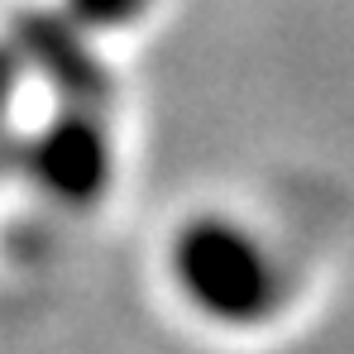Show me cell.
<instances>
[{
    "label": "cell",
    "mask_w": 354,
    "mask_h": 354,
    "mask_svg": "<svg viewBox=\"0 0 354 354\" xmlns=\"http://www.w3.org/2000/svg\"><path fill=\"white\" fill-rule=\"evenodd\" d=\"M173 278L182 297L221 326H259L283 301V278L263 244L225 216H196L177 230Z\"/></svg>",
    "instance_id": "cell-1"
},
{
    "label": "cell",
    "mask_w": 354,
    "mask_h": 354,
    "mask_svg": "<svg viewBox=\"0 0 354 354\" xmlns=\"http://www.w3.org/2000/svg\"><path fill=\"white\" fill-rule=\"evenodd\" d=\"M29 173L62 206H91V201L106 196L115 158H111V139H106L101 120L91 115V106L72 101L62 115H53L34 134Z\"/></svg>",
    "instance_id": "cell-2"
},
{
    "label": "cell",
    "mask_w": 354,
    "mask_h": 354,
    "mask_svg": "<svg viewBox=\"0 0 354 354\" xmlns=\"http://www.w3.org/2000/svg\"><path fill=\"white\" fill-rule=\"evenodd\" d=\"M15 53H19V62H34L77 106H91L106 96V67L91 53V34L82 24H72L67 15H44V10L19 15Z\"/></svg>",
    "instance_id": "cell-3"
},
{
    "label": "cell",
    "mask_w": 354,
    "mask_h": 354,
    "mask_svg": "<svg viewBox=\"0 0 354 354\" xmlns=\"http://www.w3.org/2000/svg\"><path fill=\"white\" fill-rule=\"evenodd\" d=\"M153 0H67V19L82 24L86 34H106V29H120V24H134Z\"/></svg>",
    "instance_id": "cell-4"
},
{
    "label": "cell",
    "mask_w": 354,
    "mask_h": 354,
    "mask_svg": "<svg viewBox=\"0 0 354 354\" xmlns=\"http://www.w3.org/2000/svg\"><path fill=\"white\" fill-rule=\"evenodd\" d=\"M15 82H19V53L15 48H0V129H5V106L15 96Z\"/></svg>",
    "instance_id": "cell-5"
}]
</instances>
